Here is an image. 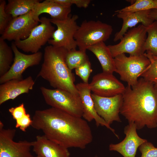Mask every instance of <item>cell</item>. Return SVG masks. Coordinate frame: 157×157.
Returning a JSON list of instances; mask_svg holds the SVG:
<instances>
[{
	"label": "cell",
	"mask_w": 157,
	"mask_h": 157,
	"mask_svg": "<svg viewBox=\"0 0 157 157\" xmlns=\"http://www.w3.org/2000/svg\"><path fill=\"white\" fill-rule=\"evenodd\" d=\"M79 95L82 103L83 108L82 117L87 122L94 120L97 126H105L110 130L118 138L119 137L115 133V130L108 125L97 113L91 97V91L89 83L83 82L76 85Z\"/></svg>",
	"instance_id": "2e32d148"
},
{
	"label": "cell",
	"mask_w": 157,
	"mask_h": 157,
	"mask_svg": "<svg viewBox=\"0 0 157 157\" xmlns=\"http://www.w3.org/2000/svg\"><path fill=\"white\" fill-rule=\"evenodd\" d=\"M34 9L38 17L42 13H46L49 15L51 19L59 20L67 19L71 11V7L63 6L52 0H46L39 2Z\"/></svg>",
	"instance_id": "ffe728a7"
},
{
	"label": "cell",
	"mask_w": 157,
	"mask_h": 157,
	"mask_svg": "<svg viewBox=\"0 0 157 157\" xmlns=\"http://www.w3.org/2000/svg\"><path fill=\"white\" fill-rule=\"evenodd\" d=\"M40 21L34 9L33 10L26 14L13 18L1 37L9 41L25 40Z\"/></svg>",
	"instance_id": "8fae6325"
},
{
	"label": "cell",
	"mask_w": 157,
	"mask_h": 157,
	"mask_svg": "<svg viewBox=\"0 0 157 157\" xmlns=\"http://www.w3.org/2000/svg\"><path fill=\"white\" fill-rule=\"evenodd\" d=\"M147 34V27L141 24L129 29L118 44L108 46L113 58L122 53L133 56L144 54Z\"/></svg>",
	"instance_id": "52a82bcc"
},
{
	"label": "cell",
	"mask_w": 157,
	"mask_h": 157,
	"mask_svg": "<svg viewBox=\"0 0 157 157\" xmlns=\"http://www.w3.org/2000/svg\"><path fill=\"white\" fill-rule=\"evenodd\" d=\"M76 74L82 80L83 82L88 83V79L92 71L91 64L88 60L75 69Z\"/></svg>",
	"instance_id": "f1b7e54d"
},
{
	"label": "cell",
	"mask_w": 157,
	"mask_h": 157,
	"mask_svg": "<svg viewBox=\"0 0 157 157\" xmlns=\"http://www.w3.org/2000/svg\"><path fill=\"white\" fill-rule=\"evenodd\" d=\"M95 110L109 125L113 122H121L119 116L123 101L122 94L110 97H104L91 94Z\"/></svg>",
	"instance_id": "4fadbf2b"
},
{
	"label": "cell",
	"mask_w": 157,
	"mask_h": 157,
	"mask_svg": "<svg viewBox=\"0 0 157 157\" xmlns=\"http://www.w3.org/2000/svg\"><path fill=\"white\" fill-rule=\"evenodd\" d=\"M156 8H157V0H136L133 4L115 12L118 18L122 19L133 13Z\"/></svg>",
	"instance_id": "603a6c76"
},
{
	"label": "cell",
	"mask_w": 157,
	"mask_h": 157,
	"mask_svg": "<svg viewBox=\"0 0 157 157\" xmlns=\"http://www.w3.org/2000/svg\"><path fill=\"white\" fill-rule=\"evenodd\" d=\"M31 126L41 131L49 139L68 149H83L92 141L88 122L58 109L51 107L36 110Z\"/></svg>",
	"instance_id": "6da1fadb"
},
{
	"label": "cell",
	"mask_w": 157,
	"mask_h": 157,
	"mask_svg": "<svg viewBox=\"0 0 157 157\" xmlns=\"http://www.w3.org/2000/svg\"><path fill=\"white\" fill-rule=\"evenodd\" d=\"M35 82L30 76L24 79H12L0 85V105L7 101L13 100L19 95L28 93L32 90Z\"/></svg>",
	"instance_id": "e0dca14e"
},
{
	"label": "cell",
	"mask_w": 157,
	"mask_h": 157,
	"mask_svg": "<svg viewBox=\"0 0 157 157\" xmlns=\"http://www.w3.org/2000/svg\"><path fill=\"white\" fill-rule=\"evenodd\" d=\"M40 89L47 104L74 116L82 117L83 108L79 96L60 89H49L43 86Z\"/></svg>",
	"instance_id": "8992f818"
},
{
	"label": "cell",
	"mask_w": 157,
	"mask_h": 157,
	"mask_svg": "<svg viewBox=\"0 0 157 157\" xmlns=\"http://www.w3.org/2000/svg\"><path fill=\"white\" fill-rule=\"evenodd\" d=\"M122 95L120 114L129 123L137 130L157 127V86L142 77L133 86L127 85Z\"/></svg>",
	"instance_id": "7a4b0ae2"
},
{
	"label": "cell",
	"mask_w": 157,
	"mask_h": 157,
	"mask_svg": "<svg viewBox=\"0 0 157 157\" xmlns=\"http://www.w3.org/2000/svg\"><path fill=\"white\" fill-rule=\"evenodd\" d=\"M145 53L149 60L150 63L140 76L157 86V56H154L146 53Z\"/></svg>",
	"instance_id": "4316f807"
},
{
	"label": "cell",
	"mask_w": 157,
	"mask_h": 157,
	"mask_svg": "<svg viewBox=\"0 0 157 157\" xmlns=\"http://www.w3.org/2000/svg\"></svg>",
	"instance_id": "74e56055"
},
{
	"label": "cell",
	"mask_w": 157,
	"mask_h": 157,
	"mask_svg": "<svg viewBox=\"0 0 157 157\" xmlns=\"http://www.w3.org/2000/svg\"><path fill=\"white\" fill-rule=\"evenodd\" d=\"M150 11L147 10L133 13L122 18L121 28L115 33L113 41L120 40L129 28L135 27L139 23H141L147 27L151 24L154 21L149 17Z\"/></svg>",
	"instance_id": "d6986e66"
},
{
	"label": "cell",
	"mask_w": 157,
	"mask_h": 157,
	"mask_svg": "<svg viewBox=\"0 0 157 157\" xmlns=\"http://www.w3.org/2000/svg\"><path fill=\"white\" fill-rule=\"evenodd\" d=\"M141 155L140 157H157V148L147 141L138 148Z\"/></svg>",
	"instance_id": "f546056e"
},
{
	"label": "cell",
	"mask_w": 157,
	"mask_h": 157,
	"mask_svg": "<svg viewBox=\"0 0 157 157\" xmlns=\"http://www.w3.org/2000/svg\"><path fill=\"white\" fill-rule=\"evenodd\" d=\"M96 56L101 65L103 72L113 74L116 68L113 58L108 46L101 42L89 47L88 49Z\"/></svg>",
	"instance_id": "44dd1931"
},
{
	"label": "cell",
	"mask_w": 157,
	"mask_h": 157,
	"mask_svg": "<svg viewBox=\"0 0 157 157\" xmlns=\"http://www.w3.org/2000/svg\"><path fill=\"white\" fill-rule=\"evenodd\" d=\"M33 157H42L39 155H37L36 156H33Z\"/></svg>",
	"instance_id": "d590c367"
},
{
	"label": "cell",
	"mask_w": 157,
	"mask_h": 157,
	"mask_svg": "<svg viewBox=\"0 0 157 157\" xmlns=\"http://www.w3.org/2000/svg\"><path fill=\"white\" fill-rule=\"evenodd\" d=\"M11 47H10L1 37L0 38V76L10 69L14 58Z\"/></svg>",
	"instance_id": "cb8c5ba5"
},
{
	"label": "cell",
	"mask_w": 157,
	"mask_h": 157,
	"mask_svg": "<svg viewBox=\"0 0 157 157\" xmlns=\"http://www.w3.org/2000/svg\"><path fill=\"white\" fill-rule=\"evenodd\" d=\"M40 20V24L33 29L26 39L14 41L18 49L24 52L36 53L51 38L55 30L50 19L42 17Z\"/></svg>",
	"instance_id": "9c48e42d"
},
{
	"label": "cell",
	"mask_w": 157,
	"mask_h": 157,
	"mask_svg": "<svg viewBox=\"0 0 157 157\" xmlns=\"http://www.w3.org/2000/svg\"><path fill=\"white\" fill-rule=\"evenodd\" d=\"M78 18L77 15L70 14L63 20L50 19L51 23L57 28L48 41V44L55 47L63 48L68 51L76 49L77 45L74 36L79 27L76 22Z\"/></svg>",
	"instance_id": "ba28073f"
},
{
	"label": "cell",
	"mask_w": 157,
	"mask_h": 157,
	"mask_svg": "<svg viewBox=\"0 0 157 157\" xmlns=\"http://www.w3.org/2000/svg\"><path fill=\"white\" fill-rule=\"evenodd\" d=\"M33 151L42 157H69L68 149L49 139L44 135L36 136L32 142Z\"/></svg>",
	"instance_id": "ac0fdd59"
},
{
	"label": "cell",
	"mask_w": 157,
	"mask_h": 157,
	"mask_svg": "<svg viewBox=\"0 0 157 157\" xmlns=\"http://www.w3.org/2000/svg\"><path fill=\"white\" fill-rule=\"evenodd\" d=\"M149 16L154 21H157V8L150 10Z\"/></svg>",
	"instance_id": "e575fe53"
},
{
	"label": "cell",
	"mask_w": 157,
	"mask_h": 157,
	"mask_svg": "<svg viewBox=\"0 0 157 157\" xmlns=\"http://www.w3.org/2000/svg\"><path fill=\"white\" fill-rule=\"evenodd\" d=\"M54 2L63 6L71 7L72 6L70 3V0H52Z\"/></svg>",
	"instance_id": "836d02e7"
},
{
	"label": "cell",
	"mask_w": 157,
	"mask_h": 157,
	"mask_svg": "<svg viewBox=\"0 0 157 157\" xmlns=\"http://www.w3.org/2000/svg\"><path fill=\"white\" fill-rule=\"evenodd\" d=\"M110 24L99 20H84L74 36L79 50L86 51L90 47L110 38L113 32Z\"/></svg>",
	"instance_id": "277c9868"
},
{
	"label": "cell",
	"mask_w": 157,
	"mask_h": 157,
	"mask_svg": "<svg viewBox=\"0 0 157 157\" xmlns=\"http://www.w3.org/2000/svg\"><path fill=\"white\" fill-rule=\"evenodd\" d=\"M94 157H97V156H96Z\"/></svg>",
	"instance_id": "8d00e7d4"
},
{
	"label": "cell",
	"mask_w": 157,
	"mask_h": 157,
	"mask_svg": "<svg viewBox=\"0 0 157 157\" xmlns=\"http://www.w3.org/2000/svg\"><path fill=\"white\" fill-rule=\"evenodd\" d=\"M116 71L120 76V79L131 87L138 83V77L147 69L150 63L145 53L138 56L130 55L125 53L119 55L114 58Z\"/></svg>",
	"instance_id": "5b68a950"
},
{
	"label": "cell",
	"mask_w": 157,
	"mask_h": 157,
	"mask_svg": "<svg viewBox=\"0 0 157 157\" xmlns=\"http://www.w3.org/2000/svg\"><path fill=\"white\" fill-rule=\"evenodd\" d=\"M89 85L93 93L104 97L122 94L126 88L113 74L104 72L94 75Z\"/></svg>",
	"instance_id": "5bb4252c"
},
{
	"label": "cell",
	"mask_w": 157,
	"mask_h": 157,
	"mask_svg": "<svg viewBox=\"0 0 157 157\" xmlns=\"http://www.w3.org/2000/svg\"><path fill=\"white\" fill-rule=\"evenodd\" d=\"M32 122V120L30 114L27 113L22 118L16 121L15 127L19 128L23 131L25 132L26 129L31 125Z\"/></svg>",
	"instance_id": "1f68e13d"
},
{
	"label": "cell",
	"mask_w": 157,
	"mask_h": 157,
	"mask_svg": "<svg viewBox=\"0 0 157 157\" xmlns=\"http://www.w3.org/2000/svg\"><path fill=\"white\" fill-rule=\"evenodd\" d=\"M14 54V59L10 69L0 77L1 84L12 79H23L22 74L28 68L39 65L42 57V53L39 51L31 54H24L18 49L14 42L11 46Z\"/></svg>",
	"instance_id": "7c38bea8"
},
{
	"label": "cell",
	"mask_w": 157,
	"mask_h": 157,
	"mask_svg": "<svg viewBox=\"0 0 157 157\" xmlns=\"http://www.w3.org/2000/svg\"><path fill=\"white\" fill-rule=\"evenodd\" d=\"M72 5L74 4L78 8H86L89 6L91 1L90 0H70Z\"/></svg>",
	"instance_id": "d6a6232c"
},
{
	"label": "cell",
	"mask_w": 157,
	"mask_h": 157,
	"mask_svg": "<svg viewBox=\"0 0 157 157\" xmlns=\"http://www.w3.org/2000/svg\"><path fill=\"white\" fill-rule=\"evenodd\" d=\"M89 60L86 51L73 49L68 51L65 61L70 69H75Z\"/></svg>",
	"instance_id": "484cf974"
},
{
	"label": "cell",
	"mask_w": 157,
	"mask_h": 157,
	"mask_svg": "<svg viewBox=\"0 0 157 157\" xmlns=\"http://www.w3.org/2000/svg\"><path fill=\"white\" fill-rule=\"evenodd\" d=\"M6 1L0 0V34L2 35L13 18L5 11Z\"/></svg>",
	"instance_id": "83f0119b"
},
{
	"label": "cell",
	"mask_w": 157,
	"mask_h": 157,
	"mask_svg": "<svg viewBox=\"0 0 157 157\" xmlns=\"http://www.w3.org/2000/svg\"><path fill=\"white\" fill-rule=\"evenodd\" d=\"M16 130L6 129L0 121V157H33L31 152L32 142L14 141Z\"/></svg>",
	"instance_id": "30bf717a"
},
{
	"label": "cell",
	"mask_w": 157,
	"mask_h": 157,
	"mask_svg": "<svg viewBox=\"0 0 157 157\" xmlns=\"http://www.w3.org/2000/svg\"><path fill=\"white\" fill-rule=\"evenodd\" d=\"M147 36L144 46L146 53L157 56V21L147 27Z\"/></svg>",
	"instance_id": "d4e9b609"
},
{
	"label": "cell",
	"mask_w": 157,
	"mask_h": 157,
	"mask_svg": "<svg viewBox=\"0 0 157 157\" xmlns=\"http://www.w3.org/2000/svg\"><path fill=\"white\" fill-rule=\"evenodd\" d=\"M68 51L49 45L44 49V60L37 77L48 81L55 89L67 91L79 96L74 74L67 66L65 59Z\"/></svg>",
	"instance_id": "3957f363"
},
{
	"label": "cell",
	"mask_w": 157,
	"mask_h": 157,
	"mask_svg": "<svg viewBox=\"0 0 157 157\" xmlns=\"http://www.w3.org/2000/svg\"><path fill=\"white\" fill-rule=\"evenodd\" d=\"M137 130L134 124L129 123L124 128L125 138L118 143L110 144L109 145V150L117 151L124 157H135L138 149L147 141L138 135Z\"/></svg>",
	"instance_id": "9a60e30c"
},
{
	"label": "cell",
	"mask_w": 157,
	"mask_h": 157,
	"mask_svg": "<svg viewBox=\"0 0 157 157\" xmlns=\"http://www.w3.org/2000/svg\"><path fill=\"white\" fill-rule=\"evenodd\" d=\"M40 2L38 0H8L5 6V11L13 18L15 17L34 9Z\"/></svg>",
	"instance_id": "7402d4cb"
},
{
	"label": "cell",
	"mask_w": 157,
	"mask_h": 157,
	"mask_svg": "<svg viewBox=\"0 0 157 157\" xmlns=\"http://www.w3.org/2000/svg\"><path fill=\"white\" fill-rule=\"evenodd\" d=\"M8 111L16 121L22 118L27 114L24 104L23 103L17 106L10 108Z\"/></svg>",
	"instance_id": "4dcf8cb0"
}]
</instances>
